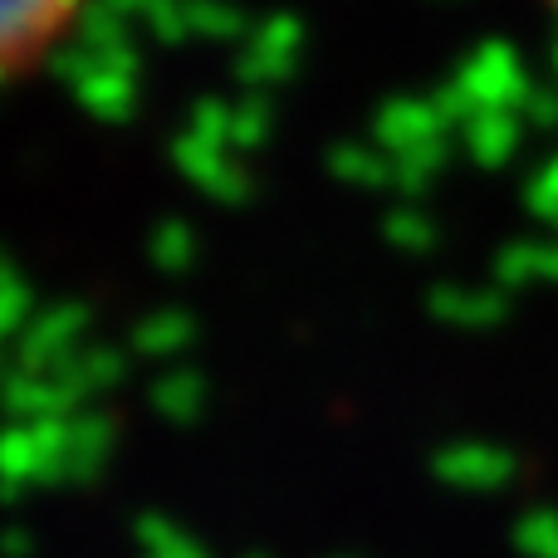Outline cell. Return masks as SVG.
<instances>
[{
	"label": "cell",
	"instance_id": "cell-1",
	"mask_svg": "<svg viewBox=\"0 0 558 558\" xmlns=\"http://www.w3.org/2000/svg\"><path fill=\"white\" fill-rule=\"evenodd\" d=\"M88 0H0V84H20L74 35Z\"/></svg>",
	"mask_w": 558,
	"mask_h": 558
},
{
	"label": "cell",
	"instance_id": "cell-2",
	"mask_svg": "<svg viewBox=\"0 0 558 558\" xmlns=\"http://www.w3.org/2000/svg\"><path fill=\"white\" fill-rule=\"evenodd\" d=\"M549 5H554V10H558V0H549Z\"/></svg>",
	"mask_w": 558,
	"mask_h": 558
}]
</instances>
